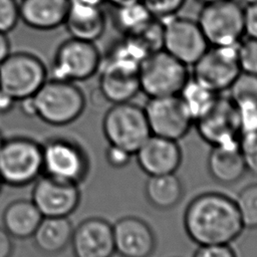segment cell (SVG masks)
I'll return each mask as SVG.
<instances>
[{"mask_svg": "<svg viewBox=\"0 0 257 257\" xmlns=\"http://www.w3.org/2000/svg\"><path fill=\"white\" fill-rule=\"evenodd\" d=\"M183 223L188 237L199 246L230 244L245 229L235 200L217 192L203 193L190 201Z\"/></svg>", "mask_w": 257, "mask_h": 257, "instance_id": "obj_1", "label": "cell"}, {"mask_svg": "<svg viewBox=\"0 0 257 257\" xmlns=\"http://www.w3.org/2000/svg\"><path fill=\"white\" fill-rule=\"evenodd\" d=\"M37 117L50 125H66L83 112L86 99L75 82L47 78L33 95Z\"/></svg>", "mask_w": 257, "mask_h": 257, "instance_id": "obj_2", "label": "cell"}, {"mask_svg": "<svg viewBox=\"0 0 257 257\" xmlns=\"http://www.w3.org/2000/svg\"><path fill=\"white\" fill-rule=\"evenodd\" d=\"M189 78L188 65L164 49L148 54L139 68L140 89L149 98L178 95Z\"/></svg>", "mask_w": 257, "mask_h": 257, "instance_id": "obj_3", "label": "cell"}, {"mask_svg": "<svg viewBox=\"0 0 257 257\" xmlns=\"http://www.w3.org/2000/svg\"><path fill=\"white\" fill-rule=\"evenodd\" d=\"M42 174V147L26 137L4 139L0 149V177L12 187L27 186Z\"/></svg>", "mask_w": 257, "mask_h": 257, "instance_id": "obj_4", "label": "cell"}, {"mask_svg": "<svg viewBox=\"0 0 257 257\" xmlns=\"http://www.w3.org/2000/svg\"><path fill=\"white\" fill-rule=\"evenodd\" d=\"M102 133L108 145L133 155L152 135L144 108L131 101L111 104L102 118Z\"/></svg>", "mask_w": 257, "mask_h": 257, "instance_id": "obj_5", "label": "cell"}, {"mask_svg": "<svg viewBox=\"0 0 257 257\" xmlns=\"http://www.w3.org/2000/svg\"><path fill=\"white\" fill-rule=\"evenodd\" d=\"M101 61L100 52L94 42L69 37L55 50L48 78L71 82L83 81L99 70Z\"/></svg>", "mask_w": 257, "mask_h": 257, "instance_id": "obj_6", "label": "cell"}, {"mask_svg": "<svg viewBox=\"0 0 257 257\" xmlns=\"http://www.w3.org/2000/svg\"><path fill=\"white\" fill-rule=\"evenodd\" d=\"M197 22L210 46H236L245 34L244 8L235 0L204 4Z\"/></svg>", "mask_w": 257, "mask_h": 257, "instance_id": "obj_7", "label": "cell"}, {"mask_svg": "<svg viewBox=\"0 0 257 257\" xmlns=\"http://www.w3.org/2000/svg\"><path fill=\"white\" fill-rule=\"evenodd\" d=\"M47 78L44 62L30 52H11L0 63V88L17 101L34 95Z\"/></svg>", "mask_w": 257, "mask_h": 257, "instance_id": "obj_8", "label": "cell"}, {"mask_svg": "<svg viewBox=\"0 0 257 257\" xmlns=\"http://www.w3.org/2000/svg\"><path fill=\"white\" fill-rule=\"evenodd\" d=\"M42 147V174L51 178L80 185L88 175L89 160L76 142L55 137Z\"/></svg>", "mask_w": 257, "mask_h": 257, "instance_id": "obj_9", "label": "cell"}, {"mask_svg": "<svg viewBox=\"0 0 257 257\" xmlns=\"http://www.w3.org/2000/svg\"><path fill=\"white\" fill-rule=\"evenodd\" d=\"M241 72L237 45L209 46L193 64L192 78L216 93L229 89Z\"/></svg>", "mask_w": 257, "mask_h": 257, "instance_id": "obj_10", "label": "cell"}, {"mask_svg": "<svg viewBox=\"0 0 257 257\" xmlns=\"http://www.w3.org/2000/svg\"><path fill=\"white\" fill-rule=\"evenodd\" d=\"M152 135L180 141L194 124L179 95L149 98L143 107Z\"/></svg>", "mask_w": 257, "mask_h": 257, "instance_id": "obj_11", "label": "cell"}, {"mask_svg": "<svg viewBox=\"0 0 257 257\" xmlns=\"http://www.w3.org/2000/svg\"><path fill=\"white\" fill-rule=\"evenodd\" d=\"M194 123L200 138L211 147L239 143L241 132L238 112L230 96L219 94L212 107Z\"/></svg>", "mask_w": 257, "mask_h": 257, "instance_id": "obj_12", "label": "cell"}, {"mask_svg": "<svg viewBox=\"0 0 257 257\" xmlns=\"http://www.w3.org/2000/svg\"><path fill=\"white\" fill-rule=\"evenodd\" d=\"M209 46L197 21L174 16L164 24L163 49L186 65H193Z\"/></svg>", "mask_w": 257, "mask_h": 257, "instance_id": "obj_13", "label": "cell"}, {"mask_svg": "<svg viewBox=\"0 0 257 257\" xmlns=\"http://www.w3.org/2000/svg\"><path fill=\"white\" fill-rule=\"evenodd\" d=\"M79 185L41 174L35 181L31 200L43 217H68L80 203Z\"/></svg>", "mask_w": 257, "mask_h": 257, "instance_id": "obj_14", "label": "cell"}, {"mask_svg": "<svg viewBox=\"0 0 257 257\" xmlns=\"http://www.w3.org/2000/svg\"><path fill=\"white\" fill-rule=\"evenodd\" d=\"M98 90L100 95L111 104L131 101L141 91L139 81L140 65L104 60L100 63Z\"/></svg>", "mask_w": 257, "mask_h": 257, "instance_id": "obj_15", "label": "cell"}, {"mask_svg": "<svg viewBox=\"0 0 257 257\" xmlns=\"http://www.w3.org/2000/svg\"><path fill=\"white\" fill-rule=\"evenodd\" d=\"M114 253L120 257H151L157 246L152 227L136 216H125L112 225Z\"/></svg>", "mask_w": 257, "mask_h": 257, "instance_id": "obj_16", "label": "cell"}, {"mask_svg": "<svg viewBox=\"0 0 257 257\" xmlns=\"http://www.w3.org/2000/svg\"><path fill=\"white\" fill-rule=\"evenodd\" d=\"M70 245L74 257H111L114 253L112 225L98 217L84 219L73 229Z\"/></svg>", "mask_w": 257, "mask_h": 257, "instance_id": "obj_17", "label": "cell"}, {"mask_svg": "<svg viewBox=\"0 0 257 257\" xmlns=\"http://www.w3.org/2000/svg\"><path fill=\"white\" fill-rule=\"evenodd\" d=\"M140 169L150 176L176 173L182 163L177 141L151 135L134 154Z\"/></svg>", "mask_w": 257, "mask_h": 257, "instance_id": "obj_18", "label": "cell"}, {"mask_svg": "<svg viewBox=\"0 0 257 257\" xmlns=\"http://www.w3.org/2000/svg\"><path fill=\"white\" fill-rule=\"evenodd\" d=\"M71 0H21L20 20L38 31H51L64 24Z\"/></svg>", "mask_w": 257, "mask_h": 257, "instance_id": "obj_19", "label": "cell"}, {"mask_svg": "<svg viewBox=\"0 0 257 257\" xmlns=\"http://www.w3.org/2000/svg\"><path fill=\"white\" fill-rule=\"evenodd\" d=\"M207 169L211 178L221 185L230 186L240 181L247 170L239 150V143L212 147L207 159Z\"/></svg>", "mask_w": 257, "mask_h": 257, "instance_id": "obj_20", "label": "cell"}, {"mask_svg": "<svg viewBox=\"0 0 257 257\" xmlns=\"http://www.w3.org/2000/svg\"><path fill=\"white\" fill-rule=\"evenodd\" d=\"M73 229L68 217H43L31 238L40 253L53 256L70 245Z\"/></svg>", "mask_w": 257, "mask_h": 257, "instance_id": "obj_21", "label": "cell"}, {"mask_svg": "<svg viewBox=\"0 0 257 257\" xmlns=\"http://www.w3.org/2000/svg\"><path fill=\"white\" fill-rule=\"evenodd\" d=\"M63 25L70 37L94 42L105 30V13L100 7L85 6L71 0Z\"/></svg>", "mask_w": 257, "mask_h": 257, "instance_id": "obj_22", "label": "cell"}, {"mask_svg": "<svg viewBox=\"0 0 257 257\" xmlns=\"http://www.w3.org/2000/svg\"><path fill=\"white\" fill-rule=\"evenodd\" d=\"M43 216L31 199H18L9 203L2 213V227L19 240L32 237Z\"/></svg>", "mask_w": 257, "mask_h": 257, "instance_id": "obj_23", "label": "cell"}, {"mask_svg": "<svg viewBox=\"0 0 257 257\" xmlns=\"http://www.w3.org/2000/svg\"><path fill=\"white\" fill-rule=\"evenodd\" d=\"M145 195L154 208L163 211L170 210L183 199V183L176 173L150 176L145 185Z\"/></svg>", "mask_w": 257, "mask_h": 257, "instance_id": "obj_24", "label": "cell"}, {"mask_svg": "<svg viewBox=\"0 0 257 257\" xmlns=\"http://www.w3.org/2000/svg\"><path fill=\"white\" fill-rule=\"evenodd\" d=\"M219 94L201 85L190 76L178 95L195 122L212 107Z\"/></svg>", "mask_w": 257, "mask_h": 257, "instance_id": "obj_25", "label": "cell"}, {"mask_svg": "<svg viewBox=\"0 0 257 257\" xmlns=\"http://www.w3.org/2000/svg\"><path fill=\"white\" fill-rule=\"evenodd\" d=\"M153 16L141 1L132 4L114 7L113 21L124 35H131L145 26Z\"/></svg>", "mask_w": 257, "mask_h": 257, "instance_id": "obj_26", "label": "cell"}, {"mask_svg": "<svg viewBox=\"0 0 257 257\" xmlns=\"http://www.w3.org/2000/svg\"><path fill=\"white\" fill-rule=\"evenodd\" d=\"M235 202L244 228L257 229V183L244 187Z\"/></svg>", "mask_w": 257, "mask_h": 257, "instance_id": "obj_27", "label": "cell"}, {"mask_svg": "<svg viewBox=\"0 0 257 257\" xmlns=\"http://www.w3.org/2000/svg\"><path fill=\"white\" fill-rule=\"evenodd\" d=\"M229 90L234 102H257V75L241 71Z\"/></svg>", "mask_w": 257, "mask_h": 257, "instance_id": "obj_28", "label": "cell"}, {"mask_svg": "<svg viewBox=\"0 0 257 257\" xmlns=\"http://www.w3.org/2000/svg\"><path fill=\"white\" fill-rule=\"evenodd\" d=\"M187 0H141L150 14L164 20L174 17L185 5Z\"/></svg>", "mask_w": 257, "mask_h": 257, "instance_id": "obj_29", "label": "cell"}, {"mask_svg": "<svg viewBox=\"0 0 257 257\" xmlns=\"http://www.w3.org/2000/svg\"><path fill=\"white\" fill-rule=\"evenodd\" d=\"M241 71L257 75V39L248 37L237 45Z\"/></svg>", "mask_w": 257, "mask_h": 257, "instance_id": "obj_30", "label": "cell"}, {"mask_svg": "<svg viewBox=\"0 0 257 257\" xmlns=\"http://www.w3.org/2000/svg\"><path fill=\"white\" fill-rule=\"evenodd\" d=\"M239 150L247 172L257 176V132L241 135L239 138Z\"/></svg>", "mask_w": 257, "mask_h": 257, "instance_id": "obj_31", "label": "cell"}, {"mask_svg": "<svg viewBox=\"0 0 257 257\" xmlns=\"http://www.w3.org/2000/svg\"><path fill=\"white\" fill-rule=\"evenodd\" d=\"M241 135L257 132V102H235ZM240 135V136H241Z\"/></svg>", "mask_w": 257, "mask_h": 257, "instance_id": "obj_32", "label": "cell"}, {"mask_svg": "<svg viewBox=\"0 0 257 257\" xmlns=\"http://www.w3.org/2000/svg\"><path fill=\"white\" fill-rule=\"evenodd\" d=\"M20 20L17 0H0V31L11 32Z\"/></svg>", "mask_w": 257, "mask_h": 257, "instance_id": "obj_33", "label": "cell"}, {"mask_svg": "<svg viewBox=\"0 0 257 257\" xmlns=\"http://www.w3.org/2000/svg\"><path fill=\"white\" fill-rule=\"evenodd\" d=\"M133 156V154L113 145H108L105 151V160L107 164L114 169H122L126 167Z\"/></svg>", "mask_w": 257, "mask_h": 257, "instance_id": "obj_34", "label": "cell"}, {"mask_svg": "<svg viewBox=\"0 0 257 257\" xmlns=\"http://www.w3.org/2000/svg\"><path fill=\"white\" fill-rule=\"evenodd\" d=\"M193 257H237V255L230 244H216L199 246Z\"/></svg>", "mask_w": 257, "mask_h": 257, "instance_id": "obj_35", "label": "cell"}, {"mask_svg": "<svg viewBox=\"0 0 257 257\" xmlns=\"http://www.w3.org/2000/svg\"><path fill=\"white\" fill-rule=\"evenodd\" d=\"M244 25L248 37L257 39V3L248 4L244 9Z\"/></svg>", "mask_w": 257, "mask_h": 257, "instance_id": "obj_36", "label": "cell"}, {"mask_svg": "<svg viewBox=\"0 0 257 257\" xmlns=\"http://www.w3.org/2000/svg\"><path fill=\"white\" fill-rule=\"evenodd\" d=\"M13 251V238L3 227H0V257H11Z\"/></svg>", "mask_w": 257, "mask_h": 257, "instance_id": "obj_37", "label": "cell"}, {"mask_svg": "<svg viewBox=\"0 0 257 257\" xmlns=\"http://www.w3.org/2000/svg\"><path fill=\"white\" fill-rule=\"evenodd\" d=\"M17 102H19L20 110L24 115H26L27 117H37L36 105H35L33 95L24 97V98L18 100Z\"/></svg>", "mask_w": 257, "mask_h": 257, "instance_id": "obj_38", "label": "cell"}, {"mask_svg": "<svg viewBox=\"0 0 257 257\" xmlns=\"http://www.w3.org/2000/svg\"><path fill=\"white\" fill-rule=\"evenodd\" d=\"M16 102V99L0 88V114H5L11 111Z\"/></svg>", "mask_w": 257, "mask_h": 257, "instance_id": "obj_39", "label": "cell"}, {"mask_svg": "<svg viewBox=\"0 0 257 257\" xmlns=\"http://www.w3.org/2000/svg\"><path fill=\"white\" fill-rule=\"evenodd\" d=\"M11 53V44L7 33L0 31V63Z\"/></svg>", "mask_w": 257, "mask_h": 257, "instance_id": "obj_40", "label": "cell"}, {"mask_svg": "<svg viewBox=\"0 0 257 257\" xmlns=\"http://www.w3.org/2000/svg\"><path fill=\"white\" fill-rule=\"evenodd\" d=\"M72 1L81 5L91 6V7H100V8H102V5L105 2H107V0H72Z\"/></svg>", "mask_w": 257, "mask_h": 257, "instance_id": "obj_41", "label": "cell"}, {"mask_svg": "<svg viewBox=\"0 0 257 257\" xmlns=\"http://www.w3.org/2000/svg\"><path fill=\"white\" fill-rule=\"evenodd\" d=\"M139 1H141V0H107V2L112 4L113 7L123 6V5L132 4V3H135V2H139Z\"/></svg>", "mask_w": 257, "mask_h": 257, "instance_id": "obj_42", "label": "cell"}, {"mask_svg": "<svg viewBox=\"0 0 257 257\" xmlns=\"http://www.w3.org/2000/svg\"><path fill=\"white\" fill-rule=\"evenodd\" d=\"M203 4H208V3H213V2H217V1H222V0H198Z\"/></svg>", "mask_w": 257, "mask_h": 257, "instance_id": "obj_43", "label": "cell"}, {"mask_svg": "<svg viewBox=\"0 0 257 257\" xmlns=\"http://www.w3.org/2000/svg\"><path fill=\"white\" fill-rule=\"evenodd\" d=\"M242 1L246 2V3H247V5H248V4H253V3H257V0H242Z\"/></svg>", "mask_w": 257, "mask_h": 257, "instance_id": "obj_44", "label": "cell"}, {"mask_svg": "<svg viewBox=\"0 0 257 257\" xmlns=\"http://www.w3.org/2000/svg\"><path fill=\"white\" fill-rule=\"evenodd\" d=\"M3 142H4V138H3V137H2V135L0 134V149H1L2 145H3Z\"/></svg>", "mask_w": 257, "mask_h": 257, "instance_id": "obj_45", "label": "cell"}, {"mask_svg": "<svg viewBox=\"0 0 257 257\" xmlns=\"http://www.w3.org/2000/svg\"><path fill=\"white\" fill-rule=\"evenodd\" d=\"M2 185H3V182H2V180H1V177H0V191H1V187H2Z\"/></svg>", "mask_w": 257, "mask_h": 257, "instance_id": "obj_46", "label": "cell"}]
</instances>
